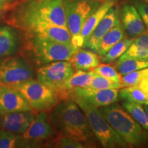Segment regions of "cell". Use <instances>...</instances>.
Returning a JSON list of instances; mask_svg holds the SVG:
<instances>
[{"instance_id":"cell-1","label":"cell","mask_w":148,"mask_h":148,"mask_svg":"<svg viewBox=\"0 0 148 148\" xmlns=\"http://www.w3.org/2000/svg\"><path fill=\"white\" fill-rule=\"evenodd\" d=\"M8 23L25 32L44 23L67 27L64 0H25L12 11Z\"/></svg>"},{"instance_id":"cell-2","label":"cell","mask_w":148,"mask_h":148,"mask_svg":"<svg viewBox=\"0 0 148 148\" xmlns=\"http://www.w3.org/2000/svg\"><path fill=\"white\" fill-rule=\"evenodd\" d=\"M49 121L60 134L77 138L83 143H91L94 139L86 116L71 98L62 99L49 110Z\"/></svg>"},{"instance_id":"cell-3","label":"cell","mask_w":148,"mask_h":148,"mask_svg":"<svg viewBox=\"0 0 148 148\" xmlns=\"http://www.w3.org/2000/svg\"><path fill=\"white\" fill-rule=\"evenodd\" d=\"M23 49L24 53L36 65L52 62L71 60L77 48L66 44L47 39L44 37L25 33Z\"/></svg>"},{"instance_id":"cell-4","label":"cell","mask_w":148,"mask_h":148,"mask_svg":"<svg viewBox=\"0 0 148 148\" xmlns=\"http://www.w3.org/2000/svg\"><path fill=\"white\" fill-rule=\"evenodd\" d=\"M99 110L130 147H142L148 143L147 131L119 104L100 107Z\"/></svg>"},{"instance_id":"cell-5","label":"cell","mask_w":148,"mask_h":148,"mask_svg":"<svg viewBox=\"0 0 148 148\" xmlns=\"http://www.w3.org/2000/svg\"><path fill=\"white\" fill-rule=\"evenodd\" d=\"M71 98L84 112L94 136L102 147L106 148L130 147L103 118L97 108L92 106L87 101L79 96L72 95Z\"/></svg>"},{"instance_id":"cell-6","label":"cell","mask_w":148,"mask_h":148,"mask_svg":"<svg viewBox=\"0 0 148 148\" xmlns=\"http://www.w3.org/2000/svg\"><path fill=\"white\" fill-rule=\"evenodd\" d=\"M13 87L23 95L34 112L50 110L61 100L60 95L56 90L33 78Z\"/></svg>"},{"instance_id":"cell-7","label":"cell","mask_w":148,"mask_h":148,"mask_svg":"<svg viewBox=\"0 0 148 148\" xmlns=\"http://www.w3.org/2000/svg\"><path fill=\"white\" fill-rule=\"evenodd\" d=\"M34 73L30 64L21 56L0 58V82L5 86H15L32 79Z\"/></svg>"},{"instance_id":"cell-8","label":"cell","mask_w":148,"mask_h":148,"mask_svg":"<svg viewBox=\"0 0 148 148\" xmlns=\"http://www.w3.org/2000/svg\"><path fill=\"white\" fill-rule=\"evenodd\" d=\"M66 25L71 40L79 36L87 18L102 2L91 0H64Z\"/></svg>"},{"instance_id":"cell-9","label":"cell","mask_w":148,"mask_h":148,"mask_svg":"<svg viewBox=\"0 0 148 148\" xmlns=\"http://www.w3.org/2000/svg\"><path fill=\"white\" fill-rule=\"evenodd\" d=\"M73 73L70 61L60 60L44 64L37 71L36 77L37 80L56 90L60 97L64 83Z\"/></svg>"},{"instance_id":"cell-10","label":"cell","mask_w":148,"mask_h":148,"mask_svg":"<svg viewBox=\"0 0 148 148\" xmlns=\"http://www.w3.org/2000/svg\"><path fill=\"white\" fill-rule=\"evenodd\" d=\"M120 23V10L117 4H115L101 18L89 37L84 42L82 47L96 53L97 43L100 38L110 29Z\"/></svg>"},{"instance_id":"cell-11","label":"cell","mask_w":148,"mask_h":148,"mask_svg":"<svg viewBox=\"0 0 148 148\" xmlns=\"http://www.w3.org/2000/svg\"><path fill=\"white\" fill-rule=\"evenodd\" d=\"M22 135L30 143L32 147L52 137L54 135V128L49 121L47 112H38L28 129Z\"/></svg>"},{"instance_id":"cell-12","label":"cell","mask_w":148,"mask_h":148,"mask_svg":"<svg viewBox=\"0 0 148 148\" xmlns=\"http://www.w3.org/2000/svg\"><path fill=\"white\" fill-rule=\"evenodd\" d=\"M83 98L96 108L107 106L116 103L119 97V89H95L89 87L75 88L71 93Z\"/></svg>"},{"instance_id":"cell-13","label":"cell","mask_w":148,"mask_h":148,"mask_svg":"<svg viewBox=\"0 0 148 148\" xmlns=\"http://www.w3.org/2000/svg\"><path fill=\"white\" fill-rule=\"evenodd\" d=\"M32 111L30 105L16 88L3 85L0 95V113Z\"/></svg>"},{"instance_id":"cell-14","label":"cell","mask_w":148,"mask_h":148,"mask_svg":"<svg viewBox=\"0 0 148 148\" xmlns=\"http://www.w3.org/2000/svg\"><path fill=\"white\" fill-rule=\"evenodd\" d=\"M117 0H105L98 8L87 18L83 25L79 36L71 40V43L77 49L82 47L84 42L89 37L99 22L105 16L108 10L116 4Z\"/></svg>"},{"instance_id":"cell-15","label":"cell","mask_w":148,"mask_h":148,"mask_svg":"<svg viewBox=\"0 0 148 148\" xmlns=\"http://www.w3.org/2000/svg\"><path fill=\"white\" fill-rule=\"evenodd\" d=\"M36 114L32 111L0 113V130L23 134L34 121Z\"/></svg>"},{"instance_id":"cell-16","label":"cell","mask_w":148,"mask_h":148,"mask_svg":"<svg viewBox=\"0 0 148 148\" xmlns=\"http://www.w3.org/2000/svg\"><path fill=\"white\" fill-rule=\"evenodd\" d=\"M120 19L125 32L131 38H136L147 32L143 19L134 5L126 3L122 7Z\"/></svg>"},{"instance_id":"cell-17","label":"cell","mask_w":148,"mask_h":148,"mask_svg":"<svg viewBox=\"0 0 148 148\" xmlns=\"http://www.w3.org/2000/svg\"><path fill=\"white\" fill-rule=\"evenodd\" d=\"M25 33L44 37L47 39L66 44L71 43V35L67 27L49 23H40L29 27Z\"/></svg>"},{"instance_id":"cell-18","label":"cell","mask_w":148,"mask_h":148,"mask_svg":"<svg viewBox=\"0 0 148 148\" xmlns=\"http://www.w3.org/2000/svg\"><path fill=\"white\" fill-rule=\"evenodd\" d=\"M20 38L13 27L0 26V58L14 56L19 48Z\"/></svg>"},{"instance_id":"cell-19","label":"cell","mask_w":148,"mask_h":148,"mask_svg":"<svg viewBox=\"0 0 148 148\" xmlns=\"http://www.w3.org/2000/svg\"><path fill=\"white\" fill-rule=\"evenodd\" d=\"M94 73L92 71H85L78 70L69 77L64 83L60 97L62 99L71 98V93L75 88L88 87L91 82Z\"/></svg>"},{"instance_id":"cell-20","label":"cell","mask_w":148,"mask_h":148,"mask_svg":"<svg viewBox=\"0 0 148 148\" xmlns=\"http://www.w3.org/2000/svg\"><path fill=\"white\" fill-rule=\"evenodd\" d=\"M74 69L88 71L99 64L97 53L88 49H77L69 60Z\"/></svg>"},{"instance_id":"cell-21","label":"cell","mask_w":148,"mask_h":148,"mask_svg":"<svg viewBox=\"0 0 148 148\" xmlns=\"http://www.w3.org/2000/svg\"><path fill=\"white\" fill-rule=\"evenodd\" d=\"M124 38H125V32L122 24L120 23L100 38L97 43L96 53L100 56L106 54L112 46Z\"/></svg>"},{"instance_id":"cell-22","label":"cell","mask_w":148,"mask_h":148,"mask_svg":"<svg viewBox=\"0 0 148 148\" xmlns=\"http://www.w3.org/2000/svg\"><path fill=\"white\" fill-rule=\"evenodd\" d=\"M148 67V60L120 57L116 62L115 69L121 75Z\"/></svg>"},{"instance_id":"cell-23","label":"cell","mask_w":148,"mask_h":148,"mask_svg":"<svg viewBox=\"0 0 148 148\" xmlns=\"http://www.w3.org/2000/svg\"><path fill=\"white\" fill-rule=\"evenodd\" d=\"M32 147L28 140L23 135L7 130H0V148Z\"/></svg>"},{"instance_id":"cell-24","label":"cell","mask_w":148,"mask_h":148,"mask_svg":"<svg viewBox=\"0 0 148 148\" xmlns=\"http://www.w3.org/2000/svg\"><path fill=\"white\" fill-rule=\"evenodd\" d=\"M135 38H124L117 42L109 49L106 54L101 56L100 60L103 63L112 62L120 58L128 49Z\"/></svg>"},{"instance_id":"cell-25","label":"cell","mask_w":148,"mask_h":148,"mask_svg":"<svg viewBox=\"0 0 148 148\" xmlns=\"http://www.w3.org/2000/svg\"><path fill=\"white\" fill-rule=\"evenodd\" d=\"M119 97L125 101L143 104L148 101V93L138 85L123 87L119 90Z\"/></svg>"},{"instance_id":"cell-26","label":"cell","mask_w":148,"mask_h":148,"mask_svg":"<svg viewBox=\"0 0 148 148\" xmlns=\"http://www.w3.org/2000/svg\"><path fill=\"white\" fill-rule=\"evenodd\" d=\"M123 106L144 129L148 132V115L140 103L125 101Z\"/></svg>"},{"instance_id":"cell-27","label":"cell","mask_w":148,"mask_h":148,"mask_svg":"<svg viewBox=\"0 0 148 148\" xmlns=\"http://www.w3.org/2000/svg\"><path fill=\"white\" fill-rule=\"evenodd\" d=\"M88 87L95 89H120L123 88V86L121 82H114L94 73L93 77Z\"/></svg>"},{"instance_id":"cell-28","label":"cell","mask_w":148,"mask_h":148,"mask_svg":"<svg viewBox=\"0 0 148 148\" xmlns=\"http://www.w3.org/2000/svg\"><path fill=\"white\" fill-rule=\"evenodd\" d=\"M91 71L114 82H121V75L118 73L115 67L109 64H99Z\"/></svg>"},{"instance_id":"cell-29","label":"cell","mask_w":148,"mask_h":148,"mask_svg":"<svg viewBox=\"0 0 148 148\" xmlns=\"http://www.w3.org/2000/svg\"><path fill=\"white\" fill-rule=\"evenodd\" d=\"M54 147L60 148H84L89 146L77 138L60 134L55 139Z\"/></svg>"},{"instance_id":"cell-30","label":"cell","mask_w":148,"mask_h":148,"mask_svg":"<svg viewBox=\"0 0 148 148\" xmlns=\"http://www.w3.org/2000/svg\"><path fill=\"white\" fill-rule=\"evenodd\" d=\"M144 75H145V69L131 72L121 77V83L123 87L134 86L138 84Z\"/></svg>"},{"instance_id":"cell-31","label":"cell","mask_w":148,"mask_h":148,"mask_svg":"<svg viewBox=\"0 0 148 148\" xmlns=\"http://www.w3.org/2000/svg\"><path fill=\"white\" fill-rule=\"evenodd\" d=\"M121 57V58H132L147 60L148 49H140V48L135 47L134 46L130 45Z\"/></svg>"},{"instance_id":"cell-32","label":"cell","mask_w":148,"mask_h":148,"mask_svg":"<svg viewBox=\"0 0 148 148\" xmlns=\"http://www.w3.org/2000/svg\"><path fill=\"white\" fill-rule=\"evenodd\" d=\"M134 5L139 12L146 29L148 30V3H146L140 0H132Z\"/></svg>"},{"instance_id":"cell-33","label":"cell","mask_w":148,"mask_h":148,"mask_svg":"<svg viewBox=\"0 0 148 148\" xmlns=\"http://www.w3.org/2000/svg\"><path fill=\"white\" fill-rule=\"evenodd\" d=\"M131 45L140 49H148V32L137 36V38H135Z\"/></svg>"},{"instance_id":"cell-34","label":"cell","mask_w":148,"mask_h":148,"mask_svg":"<svg viewBox=\"0 0 148 148\" xmlns=\"http://www.w3.org/2000/svg\"><path fill=\"white\" fill-rule=\"evenodd\" d=\"M14 0H0V11L10 8Z\"/></svg>"},{"instance_id":"cell-35","label":"cell","mask_w":148,"mask_h":148,"mask_svg":"<svg viewBox=\"0 0 148 148\" xmlns=\"http://www.w3.org/2000/svg\"><path fill=\"white\" fill-rule=\"evenodd\" d=\"M145 75L148 77V67L145 68Z\"/></svg>"},{"instance_id":"cell-36","label":"cell","mask_w":148,"mask_h":148,"mask_svg":"<svg viewBox=\"0 0 148 148\" xmlns=\"http://www.w3.org/2000/svg\"><path fill=\"white\" fill-rule=\"evenodd\" d=\"M3 84L0 82V95H1V89H2V87H3Z\"/></svg>"},{"instance_id":"cell-37","label":"cell","mask_w":148,"mask_h":148,"mask_svg":"<svg viewBox=\"0 0 148 148\" xmlns=\"http://www.w3.org/2000/svg\"><path fill=\"white\" fill-rule=\"evenodd\" d=\"M3 14V11H0V18L2 17Z\"/></svg>"},{"instance_id":"cell-38","label":"cell","mask_w":148,"mask_h":148,"mask_svg":"<svg viewBox=\"0 0 148 148\" xmlns=\"http://www.w3.org/2000/svg\"><path fill=\"white\" fill-rule=\"evenodd\" d=\"M91 1H99V2H103L105 0H91Z\"/></svg>"},{"instance_id":"cell-39","label":"cell","mask_w":148,"mask_h":148,"mask_svg":"<svg viewBox=\"0 0 148 148\" xmlns=\"http://www.w3.org/2000/svg\"><path fill=\"white\" fill-rule=\"evenodd\" d=\"M140 1H143V2H145L146 3H148V0H140Z\"/></svg>"},{"instance_id":"cell-40","label":"cell","mask_w":148,"mask_h":148,"mask_svg":"<svg viewBox=\"0 0 148 148\" xmlns=\"http://www.w3.org/2000/svg\"><path fill=\"white\" fill-rule=\"evenodd\" d=\"M143 104H145V105H147V106H148V101H146V102L144 103Z\"/></svg>"},{"instance_id":"cell-41","label":"cell","mask_w":148,"mask_h":148,"mask_svg":"<svg viewBox=\"0 0 148 148\" xmlns=\"http://www.w3.org/2000/svg\"><path fill=\"white\" fill-rule=\"evenodd\" d=\"M147 60H148V57H147Z\"/></svg>"}]
</instances>
